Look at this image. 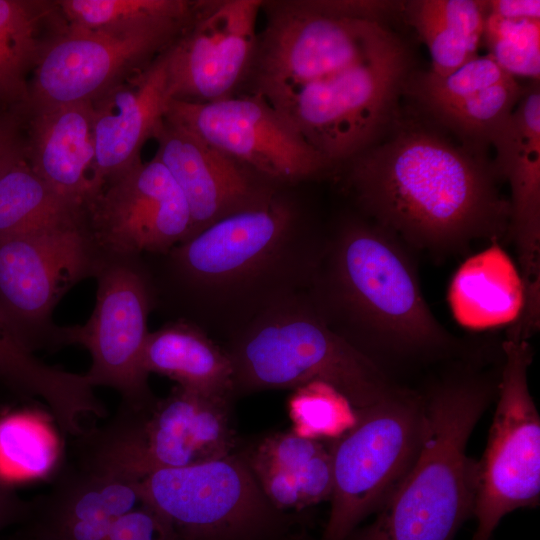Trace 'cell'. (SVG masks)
Here are the masks:
<instances>
[{"instance_id": "34", "label": "cell", "mask_w": 540, "mask_h": 540, "mask_svg": "<svg viewBox=\"0 0 540 540\" xmlns=\"http://www.w3.org/2000/svg\"><path fill=\"white\" fill-rule=\"evenodd\" d=\"M104 540H183L171 522L143 502L120 516Z\"/></svg>"}, {"instance_id": "12", "label": "cell", "mask_w": 540, "mask_h": 540, "mask_svg": "<svg viewBox=\"0 0 540 540\" xmlns=\"http://www.w3.org/2000/svg\"><path fill=\"white\" fill-rule=\"evenodd\" d=\"M93 277L95 307L85 325L72 326V344L91 355L85 376L93 387L112 388L121 396V406L148 413L157 399L142 367L148 316L156 308L147 263L143 256L100 251Z\"/></svg>"}, {"instance_id": "25", "label": "cell", "mask_w": 540, "mask_h": 540, "mask_svg": "<svg viewBox=\"0 0 540 540\" xmlns=\"http://www.w3.org/2000/svg\"><path fill=\"white\" fill-rule=\"evenodd\" d=\"M448 303L457 323L470 330L509 327L517 321L524 306L523 283L500 243H491L459 266Z\"/></svg>"}, {"instance_id": "37", "label": "cell", "mask_w": 540, "mask_h": 540, "mask_svg": "<svg viewBox=\"0 0 540 540\" xmlns=\"http://www.w3.org/2000/svg\"><path fill=\"white\" fill-rule=\"evenodd\" d=\"M24 153V147L16 139L14 131L0 123V165Z\"/></svg>"}, {"instance_id": "16", "label": "cell", "mask_w": 540, "mask_h": 540, "mask_svg": "<svg viewBox=\"0 0 540 540\" xmlns=\"http://www.w3.org/2000/svg\"><path fill=\"white\" fill-rule=\"evenodd\" d=\"M100 251L163 255L190 237L192 218L179 186L154 156L108 181L86 210Z\"/></svg>"}, {"instance_id": "5", "label": "cell", "mask_w": 540, "mask_h": 540, "mask_svg": "<svg viewBox=\"0 0 540 540\" xmlns=\"http://www.w3.org/2000/svg\"><path fill=\"white\" fill-rule=\"evenodd\" d=\"M222 347L233 365L235 396L318 381L358 411L400 387L332 331L305 292L268 308Z\"/></svg>"}, {"instance_id": "33", "label": "cell", "mask_w": 540, "mask_h": 540, "mask_svg": "<svg viewBox=\"0 0 540 540\" xmlns=\"http://www.w3.org/2000/svg\"><path fill=\"white\" fill-rule=\"evenodd\" d=\"M483 40L488 54L507 73L539 81L540 20H511L488 13Z\"/></svg>"}, {"instance_id": "26", "label": "cell", "mask_w": 540, "mask_h": 540, "mask_svg": "<svg viewBox=\"0 0 540 540\" xmlns=\"http://www.w3.org/2000/svg\"><path fill=\"white\" fill-rule=\"evenodd\" d=\"M0 385L20 400H42L57 426L77 429L84 414L98 406L85 375L67 372L38 360L11 334L0 316Z\"/></svg>"}, {"instance_id": "27", "label": "cell", "mask_w": 540, "mask_h": 540, "mask_svg": "<svg viewBox=\"0 0 540 540\" xmlns=\"http://www.w3.org/2000/svg\"><path fill=\"white\" fill-rule=\"evenodd\" d=\"M66 27L56 1L0 0V102L26 107L27 76Z\"/></svg>"}, {"instance_id": "22", "label": "cell", "mask_w": 540, "mask_h": 540, "mask_svg": "<svg viewBox=\"0 0 540 540\" xmlns=\"http://www.w3.org/2000/svg\"><path fill=\"white\" fill-rule=\"evenodd\" d=\"M30 113L26 160L58 195L85 212L94 198L91 178L96 145L92 101L50 106Z\"/></svg>"}, {"instance_id": "28", "label": "cell", "mask_w": 540, "mask_h": 540, "mask_svg": "<svg viewBox=\"0 0 540 540\" xmlns=\"http://www.w3.org/2000/svg\"><path fill=\"white\" fill-rule=\"evenodd\" d=\"M406 13L429 50L432 73L446 77L478 56L489 13L487 1H410Z\"/></svg>"}, {"instance_id": "13", "label": "cell", "mask_w": 540, "mask_h": 540, "mask_svg": "<svg viewBox=\"0 0 540 540\" xmlns=\"http://www.w3.org/2000/svg\"><path fill=\"white\" fill-rule=\"evenodd\" d=\"M164 118L280 186H296L332 166L256 94L208 103L170 99Z\"/></svg>"}, {"instance_id": "3", "label": "cell", "mask_w": 540, "mask_h": 540, "mask_svg": "<svg viewBox=\"0 0 540 540\" xmlns=\"http://www.w3.org/2000/svg\"><path fill=\"white\" fill-rule=\"evenodd\" d=\"M415 251L359 212L327 228L305 294L338 336L391 378L390 367L472 356L436 318L421 290Z\"/></svg>"}, {"instance_id": "11", "label": "cell", "mask_w": 540, "mask_h": 540, "mask_svg": "<svg viewBox=\"0 0 540 540\" xmlns=\"http://www.w3.org/2000/svg\"><path fill=\"white\" fill-rule=\"evenodd\" d=\"M497 405L484 454L477 462L472 540H491L501 519L540 498V417L528 385L533 350L504 339Z\"/></svg>"}, {"instance_id": "4", "label": "cell", "mask_w": 540, "mask_h": 540, "mask_svg": "<svg viewBox=\"0 0 540 540\" xmlns=\"http://www.w3.org/2000/svg\"><path fill=\"white\" fill-rule=\"evenodd\" d=\"M423 393L420 446L408 472L376 518L346 540H454L473 516L477 462L469 437L497 393L500 370L472 357L452 361Z\"/></svg>"}, {"instance_id": "6", "label": "cell", "mask_w": 540, "mask_h": 540, "mask_svg": "<svg viewBox=\"0 0 540 540\" xmlns=\"http://www.w3.org/2000/svg\"><path fill=\"white\" fill-rule=\"evenodd\" d=\"M144 421L119 406L107 423L75 436L8 540H104L120 516L144 502Z\"/></svg>"}, {"instance_id": "30", "label": "cell", "mask_w": 540, "mask_h": 540, "mask_svg": "<svg viewBox=\"0 0 540 540\" xmlns=\"http://www.w3.org/2000/svg\"><path fill=\"white\" fill-rule=\"evenodd\" d=\"M52 416L36 408L0 415V483L15 484L50 478L64 456Z\"/></svg>"}, {"instance_id": "24", "label": "cell", "mask_w": 540, "mask_h": 540, "mask_svg": "<svg viewBox=\"0 0 540 540\" xmlns=\"http://www.w3.org/2000/svg\"><path fill=\"white\" fill-rule=\"evenodd\" d=\"M142 367L178 386L198 394L232 400L234 370L225 349L195 324L183 319L165 323L149 332L142 354Z\"/></svg>"}, {"instance_id": "18", "label": "cell", "mask_w": 540, "mask_h": 540, "mask_svg": "<svg viewBox=\"0 0 540 540\" xmlns=\"http://www.w3.org/2000/svg\"><path fill=\"white\" fill-rule=\"evenodd\" d=\"M403 91L461 145L485 156L523 88L487 54L478 55L446 77L431 71L414 73L407 77Z\"/></svg>"}, {"instance_id": "15", "label": "cell", "mask_w": 540, "mask_h": 540, "mask_svg": "<svg viewBox=\"0 0 540 540\" xmlns=\"http://www.w3.org/2000/svg\"><path fill=\"white\" fill-rule=\"evenodd\" d=\"M262 2L194 1L189 20L165 50L171 99L208 103L236 94L255 51Z\"/></svg>"}, {"instance_id": "31", "label": "cell", "mask_w": 540, "mask_h": 540, "mask_svg": "<svg viewBox=\"0 0 540 540\" xmlns=\"http://www.w3.org/2000/svg\"><path fill=\"white\" fill-rule=\"evenodd\" d=\"M70 28L113 35L128 34L160 23L184 20L194 1L187 0H60Z\"/></svg>"}, {"instance_id": "29", "label": "cell", "mask_w": 540, "mask_h": 540, "mask_svg": "<svg viewBox=\"0 0 540 540\" xmlns=\"http://www.w3.org/2000/svg\"><path fill=\"white\" fill-rule=\"evenodd\" d=\"M83 224L86 212L53 191L25 153L0 165V237Z\"/></svg>"}, {"instance_id": "35", "label": "cell", "mask_w": 540, "mask_h": 540, "mask_svg": "<svg viewBox=\"0 0 540 540\" xmlns=\"http://www.w3.org/2000/svg\"><path fill=\"white\" fill-rule=\"evenodd\" d=\"M487 3L489 14L500 18L540 20L539 0H492Z\"/></svg>"}, {"instance_id": "9", "label": "cell", "mask_w": 540, "mask_h": 540, "mask_svg": "<svg viewBox=\"0 0 540 540\" xmlns=\"http://www.w3.org/2000/svg\"><path fill=\"white\" fill-rule=\"evenodd\" d=\"M100 250L87 224L0 237V316L27 350L72 344V327L52 313L71 287L96 271Z\"/></svg>"}, {"instance_id": "1", "label": "cell", "mask_w": 540, "mask_h": 540, "mask_svg": "<svg viewBox=\"0 0 540 540\" xmlns=\"http://www.w3.org/2000/svg\"><path fill=\"white\" fill-rule=\"evenodd\" d=\"M282 187L265 205L226 216L150 266L156 307L167 306L223 343L258 315L306 291L327 228Z\"/></svg>"}, {"instance_id": "14", "label": "cell", "mask_w": 540, "mask_h": 540, "mask_svg": "<svg viewBox=\"0 0 540 540\" xmlns=\"http://www.w3.org/2000/svg\"><path fill=\"white\" fill-rule=\"evenodd\" d=\"M189 17L121 35L67 26L49 43L33 70L27 110L93 101L149 65L173 43Z\"/></svg>"}, {"instance_id": "2", "label": "cell", "mask_w": 540, "mask_h": 540, "mask_svg": "<svg viewBox=\"0 0 540 540\" xmlns=\"http://www.w3.org/2000/svg\"><path fill=\"white\" fill-rule=\"evenodd\" d=\"M348 162L345 180L359 212L415 252L442 261L474 242L507 239L510 204L492 162L435 129L396 115Z\"/></svg>"}, {"instance_id": "36", "label": "cell", "mask_w": 540, "mask_h": 540, "mask_svg": "<svg viewBox=\"0 0 540 540\" xmlns=\"http://www.w3.org/2000/svg\"><path fill=\"white\" fill-rule=\"evenodd\" d=\"M28 501L22 499L14 487L0 483V533L17 525L25 516Z\"/></svg>"}, {"instance_id": "7", "label": "cell", "mask_w": 540, "mask_h": 540, "mask_svg": "<svg viewBox=\"0 0 540 540\" xmlns=\"http://www.w3.org/2000/svg\"><path fill=\"white\" fill-rule=\"evenodd\" d=\"M354 423L330 447L331 508L320 540H346L376 513L417 455L423 426L419 392L400 386L355 411Z\"/></svg>"}, {"instance_id": "8", "label": "cell", "mask_w": 540, "mask_h": 540, "mask_svg": "<svg viewBox=\"0 0 540 540\" xmlns=\"http://www.w3.org/2000/svg\"><path fill=\"white\" fill-rule=\"evenodd\" d=\"M409 58L390 32L332 82L289 100L278 114L331 164L375 143L397 115Z\"/></svg>"}, {"instance_id": "23", "label": "cell", "mask_w": 540, "mask_h": 540, "mask_svg": "<svg viewBox=\"0 0 540 540\" xmlns=\"http://www.w3.org/2000/svg\"><path fill=\"white\" fill-rule=\"evenodd\" d=\"M243 456L262 492L277 509L300 510L330 500L331 450L322 440L293 431L276 433Z\"/></svg>"}, {"instance_id": "21", "label": "cell", "mask_w": 540, "mask_h": 540, "mask_svg": "<svg viewBox=\"0 0 540 540\" xmlns=\"http://www.w3.org/2000/svg\"><path fill=\"white\" fill-rule=\"evenodd\" d=\"M231 400L204 396L175 386L157 400L143 428L144 463L148 474L181 468L233 453L235 433Z\"/></svg>"}, {"instance_id": "32", "label": "cell", "mask_w": 540, "mask_h": 540, "mask_svg": "<svg viewBox=\"0 0 540 540\" xmlns=\"http://www.w3.org/2000/svg\"><path fill=\"white\" fill-rule=\"evenodd\" d=\"M293 432L322 440L338 438L355 421L356 414L346 398L332 386L311 382L294 389L288 401Z\"/></svg>"}, {"instance_id": "19", "label": "cell", "mask_w": 540, "mask_h": 540, "mask_svg": "<svg viewBox=\"0 0 540 540\" xmlns=\"http://www.w3.org/2000/svg\"><path fill=\"white\" fill-rule=\"evenodd\" d=\"M496 175L510 186L507 240L514 244L527 294L540 291V89L523 88L512 114L492 141Z\"/></svg>"}, {"instance_id": "17", "label": "cell", "mask_w": 540, "mask_h": 540, "mask_svg": "<svg viewBox=\"0 0 540 540\" xmlns=\"http://www.w3.org/2000/svg\"><path fill=\"white\" fill-rule=\"evenodd\" d=\"M152 139L158 146L154 156L169 171L188 203L192 218L189 238L226 216L267 204L285 187L165 118Z\"/></svg>"}, {"instance_id": "10", "label": "cell", "mask_w": 540, "mask_h": 540, "mask_svg": "<svg viewBox=\"0 0 540 540\" xmlns=\"http://www.w3.org/2000/svg\"><path fill=\"white\" fill-rule=\"evenodd\" d=\"M141 491L143 501L183 540H278L289 525L288 515L267 499L240 454L154 470Z\"/></svg>"}, {"instance_id": "20", "label": "cell", "mask_w": 540, "mask_h": 540, "mask_svg": "<svg viewBox=\"0 0 540 540\" xmlns=\"http://www.w3.org/2000/svg\"><path fill=\"white\" fill-rule=\"evenodd\" d=\"M170 99L164 50L149 65L92 101L96 145L91 178L94 198L108 181L142 161L141 148L163 121Z\"/></svg>"}]
</instances>
